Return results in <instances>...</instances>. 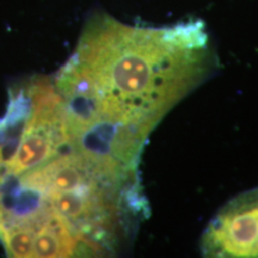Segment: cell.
<instances>
[{"label":"cell","instance_id":"1","mask_svg":"<svg viewBox=\"0 0 258 258\" xmlns=\"http://www.w3.org/2000/svg\"><path fill=\"white\" fill-rule=\"evenodd\" d=\"M215 69L202 22L156 28L93 16L54 83L70 147L138 170L153 129Z\"/></svg>","mask_w":258,"mask_h":258},{"label":"cell","instance_id":"2","mask_svg":"<svg viewBox=\"0 0 258 258\" xmlns=\"http://www.w3.org/2000/svg\"><path fill=\"white\" fill-rule=\"evenodd\" d=\"M201 253L213 258H258V186L231 199L203 231Z\"/></svg>","mask_w":258,"mask_h":258},{"label":"cell","instance_id":"3","mask_svg":"<svg viewBox=\"0 0 258 258\" xmlns=\"http://www.w3.org/2000/svg\"><path fill=\"white\" fill-rule=\"evenodd\" d=\"M0 164H2V150H0Z\"/></svg>","mask_w":258,"mask_h":258}]
</instances>
